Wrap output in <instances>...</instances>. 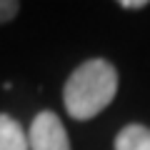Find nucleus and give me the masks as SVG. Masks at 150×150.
<instances>
[{"label": "nucleus", "instance_id": "1", "mask_svg": "<svg viewBox=\"0 0 150 150\" xmlns=\"http://www.w3.org/2000/svg\"><path fill=\"white\" fill-rule=\"evenodd\" d=\"M118 93V70L108 60L95 58L75 68L63 88L65 110L75 120H90L112 103Z\"/></svg>", "mask_w": 150, "mask_h": 150}, {"label": "nucleus", "instance_id": "2", "mask_svg": "<svg viewBox=\"0 0 150 150\" xmlns=\"http://www.w3.org/2000/svg\"><path fill=\"white\" fill-rule=\"evenodd\" d=\"M28 148L30 150H70V138L65 133L63 120L50 110L38 112L28 130Z\"/></svg>", "mask_w": 150, "mask_h": 150}, {"label": "nucleus", "instance_id": "3", "mask_svg": "<svg viewBox=\"0 0 150 150\" xmlns=\"http://www.w3.org/2000/svg\"><path fill=\"white\" fill-rule=\"evenodd\" d=\"M0 150H30L28 133L10 115H0Z\"/></svg>", "mask_w": 150, "mask_h": 150}, {"label": "nucleus", "instance_id": "4", "mask_svg": "<svg viewBox=\"0 0 150 150\" xmlns=\"http://www.w3.org/2000/svg\"><path fill=\"white\" fill-rule=\"evenodd\" d=\"M115 150H150V128L125 125L115 138Z\"/></svg>", "mask_w": 150, "mask_h": 150}, {"label": "nucleus", "instance_id": "5", "mask_svg": "<svg viewBox=\"0 0 150 150\" xmlns=\"http://www.w3.org/2000/svg\"><path fill=\"white\" fill-rule=\"evenodd\" d=\"M18 10H20V3H15V0H0V23L13 20L18 15Z\"/></svg>", "mask_w": 150, "mask_h": 150}, {"label": "nucleus", "instance_id": "6", "mask_svg": "<svg viewBox=\"0 0 150 150\" xmlns=\"http://www.w3.org/2000/svg\"><path fill=\"white\" fill-rule=\"evenodd\" d=\"M148 3L145 0H123L120 3V8H130V10H140V8H145Z\"/></svg>", "mask_w": 150, "mask_h": 150}]
</instances>
